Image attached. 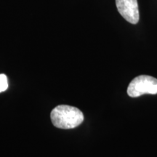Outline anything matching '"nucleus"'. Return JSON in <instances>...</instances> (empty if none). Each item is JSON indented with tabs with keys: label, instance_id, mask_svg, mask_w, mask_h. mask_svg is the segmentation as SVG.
I'll return each instance as SVG.
<instances>
[{
	"label": "nucleus",
	"instance_id": "3",
	"mask_svg": "<svg viewBox=\"0 0 157 157\" xmlns=\"http://www.w3.org/2000/svg\"><path fill=\"white\" fill-rule=\"evenodd\" d=\"M118 11L124 18L132 24L139 21V9L137 0H116Z\"/></svg>",
	"mask_w": 157,
	"mask_h": 157
},
{
	"label": "nucleus",
	"instance_id": "4",
	"mask_svg": "<svg viewBox=\"0 0 157 157\" xmlns=\"http://www.w3.org/2000/svg\"><path fill=\"white\" fill-rule=\"evenodd\" d=\"M8 88V82L5 74H0V93L7 90Z\"/></svg>",
	"mask_w": 157,
	"mask_h": 157
},
{
	"label": "nucleus",
	"instance_id": "2",
	"mask_svg": "<svg viewBox=\"0 0 157 157\" xmlns=\"http://www.w3.org/2000/svg\"><path fill=\"white\" fill-rule=\"evenodd\" d=\"M127 94L132 98L157 94V78L148 75H140L132 80L127 87Z\"/></svg>",
	"mask_w": 157,
	"mask_h": 157
},
{
	"label": "nucleus",
	"instance_id": "1",
	"mask_svg": "<svg viewBox=\"0 0 157 157\" xmlns=\"http://www.w3.org/2000/svg\"><path fill=\"white\" fill-rule=\"evenodd\" d=\"M50 118L55 127L66 129L75 128L81 124L84 120V115L77 108L60 105L51 111Z\"/></svg>",
	"mask_w": 157,
	"mask_h": 157
}]
</instances>
